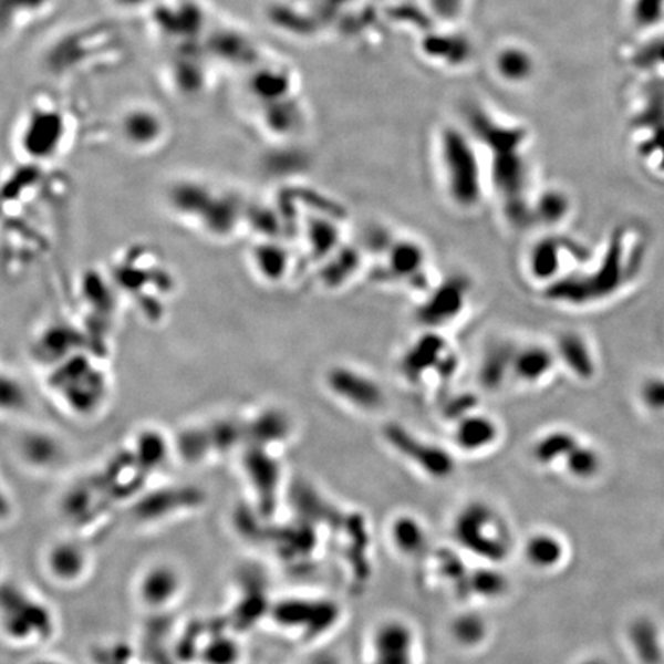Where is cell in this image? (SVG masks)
I'll return each instance as SVG.
<instances>
[{"mask_svg": "<svg viewBox=\"0 0 664 664\" xmlns=\"http://www.w3.org/2000/svg\"><path fill=\"white\" fill-rule=\"evenodd\" d=\"M157 27L164 30L166 34L172 35L169 39H177L188 45L189 42L196 41L204 28V11L191 2L185 0L179 6H168L160 10L156 15Z\"/></svg>", "mask_w": 664, "mask_h": 664, "instance_id": "4fadbf2b", "label": "cell"}, {"mask_svg": "<svg viewBox=\"0 0 664 664\" xmlns=\"http://www.w3.org/2000/svg\"><path fill=\"white\" fill-rule=\"evenodd\" d=\"M179 65L174 66V74H176L177 89L181 91H197L201 89L204 83V66L200 61H197V54L189 53L188 50L184 51L180 55Z\"/></svg>", "mask_w": 664, "mask_h": 664, "instance_id": "4316f807", "label": "cell"}, {"mask_svg": "<svg viewBox=\"0 0 664 664\" xmlns=\"http://www.w3.org/2000/svg\"><path fill=\"white\" fill-rule=\"evenodd\" d=\"M110 2L113 3L114 7L121 8V10L132 11L148 6L153 0H110Z\"/></svg>", "mask_w": 664, "mask_h": 664, "instance_id": "1f68e13d", "label": "cell"}, {"mask_svg": "<svg viewBox=\"0 0 664 664\" xmlns=\"http://www.w3.org/2000/svg\"><path fill=\"white\" fill-rule=\"evenodd\" d=\"M385 438L387 445L401 454L409 464L417 466L426 476L434 478H445L450 476L456 468V460L450 457L448 450L434 445V443L423 440L415 436L409 429L401 425H390L385 428Z\"/></svg>", "mask_w": 664, "mask_h": 664, "instance_id": "5b68a950", "label": "cell"}, {"mask_svg": "<svg viewBox=\"0 0 664 664\" xmlns=\"http://www.w3.org/2000/svg\"><path fill=\"white\" fill-rule=\"evenodd\" d=\"M469 282L460 276L450 277L433 291L418 310L423 325L438 328L454 322L468 303Z\"/></svg>", "mask_w": 664, "mask_h": 664, "instance_id": "9c48e42d", "label": "cell"}, {"mask_svg": "<svg viewBox=\"0 0 664 664\" xmlns=\"http://www.w3.org/2000/svg\"><path fill=\"white\" fill-rule=\"evenodd\" d=\"M31 409V397L25 383L10 373L0 371V415L19 417Z\"/></svg>", "mask_w": 664, "mask_h": 664, "instance_id": "d6986e66", "label": "cell"}, {"mask_svg": "<svg viewBox=\"0 0 664 664\" xmlns=\"http://www.w3.org/2000/svg\"><path fill=\"white\" fill-rule=\"evenodd\" d=\"M54 0H0V39L45 13Z\"/></svg>", "mask_w": 664, "mask_h": 664, "instance_id": "e0dca14e", "label": "cell"}, {"mask_svg": "<svg viewBox=\"0 0 664 664\" xmlns=\"http://www.w3.org/2000/svg\"><path fill=\"white\" fill-rule=\"evenodd\" d=\"M387 543L402 559H418L428 549L429 531L413 513H398L386 529Z\"/></svg>", "mask_w": 664, "mask_h": 664, "instance_id": "7c38bea8", "label": "cell"}, {"mask_svg": "<svg viewBox=\"0 0 664 664\" xmlns=\"http://www.w3.org/2000/svg\"><path fill=\"white\" fill-rule=\"evenodd\" d=\"M418 636L408 622L381 620L366 640V664H417Z\"/></svg>", "mask_w": 664, "mask_h": 664, "instance_id": "277c9868", "label": "cell"}, {"mask_svg": "<svg viewBox=\"0 0 664 664\" xmlns=\"http://www.w3.org/2000/svg\"><path fill=\"white\" fill-rule=\"evenodd\" d=\"M217 194L207 184L196 180H184L174 185L168 193L169 207L177 216L201 224Z\"/></svg>", "mask_w": 664, "mask_h": 664, "instance_id": "2e32d148", "label": "cell"}, {"mask_svg": "<svg viewBox=\"0 0 664 664\" xmlns=\"http://www.w3.org/2000/svg\"><path fill=\"white\" fill-rule=\"evenodd\" d=\"M516 351L509 346H496L486 354L481 365V383L489 390L500 386L506 373H511L512 359Z\"/></svg>", "mask_w": 664, "mask_h": 664, "instance_id": "7402d4cb", "label": "cell"}, {"mask_svg": "<svg viewBox=\"0 0 664 664\" xmlns=\"http://www.w3.org/2000/svg\"><path fill=\"white\" fill-rule=\"evenodd\" d=\"M339 235L334 228L323 229L322 224H315V227L312 228L311 231V240L312 248L318 249L319 252L330 251L331 248H334L335 242H338Z\"/></svg>", "mask_w": 664, "mask_h": 664, "instance_id": "f546056e", "label": "cell"}, {"mask_svg": "<svg viewBox=\"0 0 664 664\" xmlns=\"http://www.w3.org/2000/svg\"><path fill=\"white\" fill-rule=\"evenodd\" d=\"M450 639L464 650H476L488 639L489 627L486 620L478 615H460L454 619L449 627Z\"/></svg>", "mask_w": 664, "mask_h": 664, "instance_id": "ffe728a7", "label": "cell"}, {"mask_svg": "<svg viewBox=\"0 0 664 664\" xmlns=\"http://www.w3.org/2000/svg\"><path fill=\"white\" fill-rule=\"evenodd\" d=\"M65 136V122L54 110H34L27 117L21 133L23 153L30 159L49 160L61 149Z\"/></svg>", "mask_w": 664, "mask_h": 664, "instance_id": "8992f818", "label": "cell"}, {"mask_svg": "<svg viewBox=\"0 0 664 664\" xmlns=\"http://www.w3.org/2000/svg\"><path fill=\"white\" fill-rule=\"evenodd\" d=\"M559 351L564 362L575 371L577 374L589 373L587 343L575 335H564L560 340Z\"/></svg>", "mask_w": 664, "mask_h": 664, "instance_id": "83f0119b", "label": "cell"}, {"mask_svg": "<svg viewBox=\"0 0 664 664\" xmlns=\"http://www.w3.org/2000/svg\"><path fill=\"white\" fill-rule=\"evenodd\" d=\"M453 359L448 355L445 340L436 332H430L418 339L403 355L402 373L409 382H415L428 371H438V367L456 370L457 363Z\"/></svg>", "mask_w": 664, "mask_h": 664, "instance_id": "30bf717a", "label": "cell"}, {"mask_svg": "<svg viewBox=\"0 0 664 664\" xmlns=\"http://www.w3.org/2000/svg\"><path fill=\"white\" fill-rule=\"evenodd\" d=\"M328 387L340 401L355 409L371 411L381 409L383 405V390L374 378L359 373L353 367L335 366L326 375Z\"/></svg>", "mask_w": 664, "mask_h": 664, "instance_id": "ba28073f", "label": "cell"}, {"mask_svg": "<svg viewBox=\"0 0 664 664\" xmlns=\"http://www.w3.org/2000/svg\"><path fill=\"white\" fill-rule=\"evenodd\" d=\"M559 245L549 242V240L536 245L531 252V260H529L532 274L537 279H549L559 270Z\"/></svg>", "mask_w": 664, "mask_h": 664, "instance_id": "d4e9b609", "label": "cell"}, {"mask_svg": "<svg viewBox=\"0 0 664 664\" xmlns=\"http://www.w3.org/2000/svg\"><path fill=\"white\" fill-rule=\"evenodd\" d=\"M553 355L547 347L531 345L516 351L512 359L511 373L521 383H539L551 373Z\"/></svg>", "mask_w": 664, "mask_h": 664, "instance_id": "ac0fdd59", "label": "cell"}, {"mask_svg": "<svg viewBox=\"0 0 664 664\" xmlns=\"http://www.w3.org/2000/svg\"><path fill=\"white\" fill-rule=\"evenodd\" d=\"M569 457V466H571L572 473L577 474V476H583V474H592V470L595 469V454L592 450H587L583 448L572 449L571 456Z\"/></svg>", "mask_w": 664, "mask_h": 664, "instance_id": "f1b7e54d", "label": "cell"}, {"mask_svg": "<svg viewBox=\"0 0 664 664\" xmlns=\"http://www.w3.org/2000/svg\"><path fill=\"white\" fill-rule=\"evenodd\" d=\"M33 664H63V663L55 662V660H41V662H35Z\"/></svg>", "mask_w": 664, "mask_h": 664, "instance_id": "d6a6232c", "label": "cell"}, {"mask_svg": "<svg viewBox=\"0 0 664 664\" xmlns=\"http://www.w3.org/2000/svg\"><path fill=\"white\" fill-rule=\"evenodd\" d=\"M255 263L260 274L270 280H279L287 272L288 256L282 248L263 245L257 248Z\"/></svg>", "mask_w": 664, "mask_h": 664, "instance_id": "cb8c5ba5", "label": "cell"}, {"mask_svg": "<svg viewBox=\"0 0 664 664\" xmlns=\"http://www.w3.org/2000/svg\"><path fill=\"white\" fill-rule=\"evenodd\" d=\"M500 436L497 423L484 414L470 413L458 418L454 429V445L464 453L477 454L496 445Z\"/></svg>", "mask_w": 664, "mask_h": 664, "instance_id": "9a60e30c", "label": "cell"}, {"mask_svg": "<svg viewBox=\"0 0 664 664\" xmlns=\"http://www.w3.org/2000/svg\"><path fill=\"white\" fill-rule=\"evenodd\" d=\"M187 589L184 571L172 561L157 560L146 564L134 580V596L138 606L162 612L179 602Z\"/></svg>", "mask_w": 664, "mask_h": 664, "instance_id": "3957f363", "label": "cell"}, {"mask_svg": "<svg viewBox=\"0 0 664 664\" xmlns=\"http://www.w3.org/2000/svg\"><path fill=\"white\" fill-rule=\"evenodd\" d=\"M559 196H547L543 200L540 201V207L537 211L540 212L541 219L548 221V224H556L557 220H560L561 217L564 216L563 207H560L561 204Z\"/></svg>", "mask_w": 664, "mask_h": 664, "instance_id": "4dcf8cb0", "label": "cell"}, {"mask_svg": "<svg viewBox=\"0 0 664 664\" xmlns=\"http://www.w3.org/2000/svg\"><path fill=\"white\" fill-rule=\"evenodd\" d=\"M2 571H3V563H2V557H0V577H2Z\"/></svg>", "mask_w": 664, "mask_h": 664, "instance_id": "836d02e7", "label": "cell"}, {"mask_svg": "<svg viewBox=\"0 0 664 664\" xmlns=\"http://www.w3.org/2000/svg\"><path fill=\"white\" fill-rule=\"evenodd\" d=\"M22 464L35 470H50L62 464L65 453L62 443L45 430H30L18 442Z\"/></svg>", "mask_w": 664, "mask_h": 664, "instance_id": "5bb4252c", "label": "cell"}, {"mask_svg": "<svg viewBox=\"0 0 664 664\" xmlns=\"http://www.w3.org/2000/svg\"><path fill=\"white\" fill-rule=\"evenodd\" d=\"M425 264V251L421 245L415 242H397L390 248L391 274L398 277H411L422 272Z\"/></svg>", "mask_w": 664, "mask_h": 664, "instance_id": "44dd1931", "label": "cell"}, {"mask_svg": "<svg viewBox=\"0 0 664 664\" xmlns=\"http://www.w3.org/2000/svg\"><path fill=\"white\" fill-rule=\"evenodd\" d=\"M257 418L259 421L255 422L249 433L255 434L256 440L259 443L282 440L290 434V423H288L284 415L277 413V411H270V413L260 415Z\"/></svg>", "mask_w": 664, "mask_h": 664, "instance_id": "484cf974", "label": "cell"}, {"mask_svg": "<svg viewBox=\"0 0 664 664\" xmlns=\"http://www.w3.org/2000/svg\"><path fill=\"white\" fill-rule=\"evenodd\" d=\"M164 117L149 106H134L121 118V134L134 149H149L165 137Z\"/></svg>", "mask_w": 664, "mask_h": 664, "instance_id": "8fae6325", "label": "cell"}, {"mask_svg": "<svg viewBox=\"0 0 664 664\" xmlns=\"http://www.w3.org/2000/svg\"><path fill=\"white\" fill-rule=\"evenodd\" d=\"M53 632V619L50 609L33 596L21 594L15 589L13 594L0 600V634L13 644H39L46 642Z\"/></svg>", "mask_w": 664, "mask_h": 664, "instance_id": "7a4b0ae2", "label": "cell"}, {"mask_svg": "<svg viewBox=\"0 0 664 664\" xmlns=\"http://www.w3.org/2000/svg\"><path fill=\"white\" fill-rule=\"evenodd\" d=\"M42 568L55 584L76 587L90 574V552L81 541L55 540L43 551Z\"/></svg>", "mask_w": 664, "mask_h": 664, "instance_id": "52a82bcc", "label": "cell"}, {"mask_svg": "<svg viewBox=\"0 0 664 664\" xmlns=\"http://www.w3.org/2000/svg\"><path fill=\"white\" fill-rule=\"evenodd\" d=\"M453 539L465 556L492 567H501L513 548L508 521L494 506L480 500L466 504L454 517Z\"/></svg>", "mask_w": 664, "mask_h": 664, "instance_id": "6da1fadb", "label": "cell"}, {"mask_svg": "<svg viewBox=\"0 0 664 664\" xmlns=\"http://www.w3.org/2000/svg\"><path fill=\"white\" fill-rule=\"evenodd\" d=\"M574 446L575 440L571 434L556 430V433L540 438V442L533 448V457L539 464L548 465L557 458L563 457L561 454H571Z\"/></svg>", "mask_w": 664, "mask_h": 664, "instance_id": "603a6c76", "label": "cell"}]
</instances>
